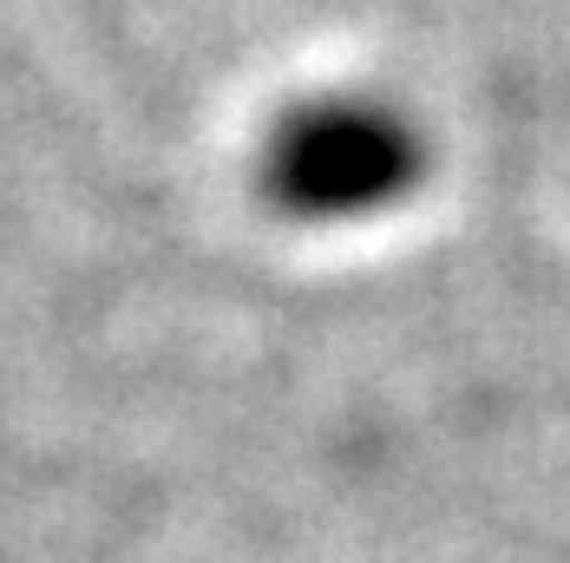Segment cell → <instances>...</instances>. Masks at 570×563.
Returning <instances> with one entry per match:
<instances>
[{"mask_svg": "<svg viewBox=\"0 0 570 563\" xmlns=\"http://www.w3.org/2000/svg\"><path fill=\"white\" fill-rule=\"evenodd\" d=\"M420 170L406 118L381 106H315L269 145V190L295 217H367Z\"/></svg>", "mask_w": 570, "mask_h": 563, "instance_id": "cell-1", "label": "cell"}]
</instances>
